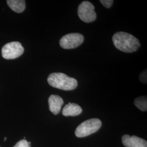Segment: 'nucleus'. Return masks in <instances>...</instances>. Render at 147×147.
<instances>
[{"mask_svg": "<svg viewBox=\"0 0 147 147\" xmlns=\"http://www.w3.org/2000/svg\"><path fill=\"white\" fill-rule=\"evenodd\" d=\"M6 140H7V137H5V138L4 139V141H6Z\"/></svg>", "mask_w": 147, "mask_h": 147, "instance_id": "nucleus-15", "label": "nucleus"}, {"mask_svg": "<svg viewBox=\"0 0 147 147\" xmlns=\"http://www.w3.org/2000/svg\"><path fill=\"white\" fill-rule=\"evenodd\" d=\"M7 4L9 7L16 13L23 12L26 8V3L24 0H8Z\"/></svg>", "mask_w": 147, "mask_h": 147, "instance_id": "nucleus-10", "label": "nucleus"}, {"mask_svg": "<svg viewBox=\"0 0 147 147\" xmlns=\"http://www.w3.org/2000/svg\"><path fill=\"white\" fill-rule=\"evenodd\" d=\"M47 82L53 87L63 90H74L78 84L76 79L62 73L51 74L48 76Z\"/></svg>", "mask_w": 147, "mask_h": 147, "instance_id": "nucleus-2", "label": "nucleus"}, {"mask_svg": "<svg viewBox=\"0 0 147 147\" xmlns=\"http://www.w3.org/2000/svg\"><path fill=\"white\" fill-rule=\"evenodd\" d=\"M122 143L126 147H147V141L136 136L125 135L122 137Z\"/></svg>", "mask_w": 147, "mask_h": 147, "instance_id": "nucleus-7", "label": "nucleus"}, {"mask_svg": "<svg viewBox=\"0 0 147 147\" xmlns=\"http://www.w3.org/2000/svg\"><path fill=\"white\" fill-rule=\"evenodd\" d=\"M147 70H144L142 73L140 74L139 79L141 82L143 84H147Z\"/></svg>", "mask_w": 147, "mask_h": 147, "instance_id": "nucleus-13", "label": "nucleus"}, {"mask_svg": "<svg viewBox=\"0 0 147 147\" xmlns=\"http://www.w3.org/2000/svg\"><path fill=\"white\" fill-rule=\"evenodd\" d=\"M82 112V109L79 105L69 102L65 105L62 110V115L65 117L77 116L80 115Z\"/></svg>", "mask_w": 147, "mask_h": 147, "instance_id": "nucleus-9", "label": "nucleus"}, {"mask_svg": "<svg viewBox=\"0 0 147 147\" xmlns=\"http://www.w3.org/2000/svg\"></svg>", "mask_w": 147, "mask_h": 147, "instance_id": "nucleus-16", "label": "nucleus"}, {"mask_svg": "<svg viewBox=\"0 0 147 147\" xmlns=\"http://www.w3.org/2000/svg\"><path fill=\"white\" fill-rule=\"evenodd\" d=\"M101 125V121L97 118L84 121L77 127L75 131V135L79 138L88 136L98 131Z\"/></svg>", "mask_w": 147, "mask_h": 147, "instance_id": "nucleus-3", "label": "nucleus"}, {"mask_svg": "<svg viewBox=\"0 0 147 147\" xmlns=\"http://www.w3.org/2000/svg\"><path fill=\"white\" fill-rule=\"evenodd\" d=\"M84 41V37L78 33L67 34L61 38L59 41L61 47L64 49H72L81 45Z\"/></svg>", "mask_w": 147, "mask_h": 147, "instance_id": "nucleus-6", "label": "nucleus"}, {"mask_svg": "<svg viewBox=\"0 0 147 147\" xmlns=\"http://www.w3.org/2000/svg\"><path fill=\"white\" fill-rule=\"evenodd\" d=\"M49 110L53 114L58 115L63 105V99L57 95H51L48 99Z\"/></svg>", "mask_w": 147, "mask_h": 147, "instance_id": "nucleus-8", "label": "nucleus"}, {"mask_svg": "<svg viewBox=\"0 0 147 147\" xmlns=\"http://www.w3.org/2000/svg\"><path fill=\"white\" fill-rule=\"evenodd\" d=\"M100 2L106 8H110L113 3V0H101Z\"/></svg>", "mask_w": 147, "mask_h": 147, "instance_id": "nucleus-12", "label": "nucleus"}, {"mask_svg": "<svg viewBox=\"0 0 147 147\" xmlns=\"http://www.w3.org/2000/svg\"><path fill=\"white\" fill-rule=\"evenodd\" d=\"M78 13L79 18L86 23L92 22L96 18L94 6L88 1H84L79 5Z\"/></svg>", "mask_w": 147, "mask_h": 147, "instance_id": "nucleus-5", "label": "nucleus"}, {"mask_svg": "<svg viewBox=\"0 0 147 147\" xmlns=\"http://www.w3.org/2000/svg\"><path fill=\"white\" fill-rule=\"evenodd\" d=\"M112 40L115 47L124 53L135 52L141 46L138 39L124 32L116 33L112 37Z\"/></svg>", "mask_w": 147, "mask_h": 147, "instance_id": "nucleus-1", "label": "nucleus"}, {"mask_svg": "<svg viewBox=\"0 0 147 147\" xmlns=\"http://www.w3.org/2000/svg\"><path fill=\"white\" fill-rule=\"evenodd\" d=\"M14 147H29L28 143L26 140H22L21 141L17 142V143L14 146Z\"/></svg>", "mask_w": 147, "mask_h": 147, "instance_id": "nucleus-14", "label": "nucleus"}, {"mask_svg": "<svg viewBox=\"0 0 147 147\" xmlns=\"http://www.w3.org/2000/svg\"><path fill=\"white\" fill-rule=\"evenodd\" d=\"M24 49L20 42H12L5 45L2 49V56L6 59L18 58L23 54Z\"/></svg>", "mask_w": 147, "mask_h": 147, "instance_id": "nucleus-4", "label": "nucleus"}, {"mask_svg": "<svg viewBox=\"0 0 147 147\" xmlns=\"http://www.w3.org/2000/svg\"><path fill=\"white\" fill-rule=\"evenodd\" d=\"M147 100L146 96H141L135 99L134 104L140 110L146 111L147 110Z\"/></svg>", "mask_w": 147, "mask_h": 147, "instance_id": "nucleus-11", "label": "nucleus"}]
</instances>
